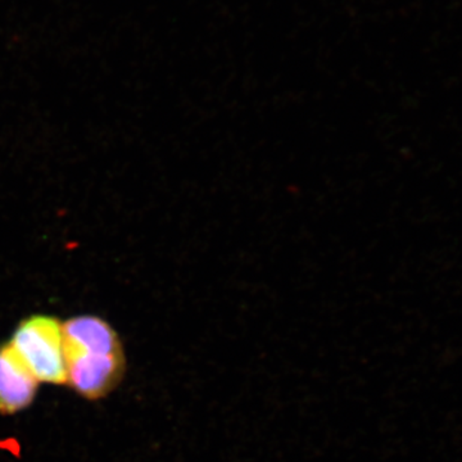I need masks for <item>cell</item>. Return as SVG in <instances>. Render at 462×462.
I'll use <instances>...</instances> for the list:
<instances>
[{
  "instance_id": "obj_4",
  "label": "cell",
  "mask_w": 462,
  "mask_h": 462,
  "mask_svg": "<svg viewBox=\"0 0 462 462\" xmlns=\"http://www.w3.org/2000/svg\"><path fill=\"white\" fill-rule=\"evenodd\" d=\"M66 352L90 355L124 354L116 331L96 316H79L62 324Z\"/></svg>"
},
{
  "instance_id": "obj_1",
  "label": "cell",
  "mask_w": 462,
  "mask_h": 462,
  "mask_svg": "<svg viewBox=\"0 0 462 462\" xmlns=\"http://www.w3.org/2000/svg\"><path fill=\"white\" fill-rule=\"evenodd\" d=\"M12 348L39 383L66 384L62 324L50 316H32L14 331Z\"/></svg>"
},
{
  "instance_id": "obj_2",
  "label": "cell",
  "mask_w": 462,
  "mask_h": 462,
  "mask_svg": "<svg viewBox=\"0 0 462 462\" xmlns=\"http://www.w3.org/2000/svg\"><path fill=\"white\" fill-rule=\"evenodd\" d=\"M66 384L85 400L108 396L124 378L125 356L66 352Z\"/></svg>"
},
{
  "instance_id": "obj_3",
  "label": "cell",
  "mask_w": 462,
  "mask_h": 462,
  "mask_svg": "<svg viewBox=\"0 0 462 462\" xmlns=\"http://www.w3.org/2000/svg\"><path fill=\"white\" fill-rule=\"evenodd\" d=\"M39 380L11 345L0 346V413L14 415L35 400Z\"/></svg>"
}]
</instances>
